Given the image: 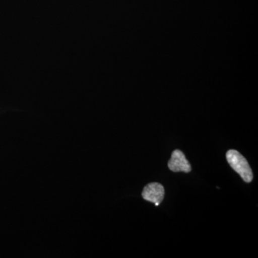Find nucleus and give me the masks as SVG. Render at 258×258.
Listing matches in <instances>:
<instances>
[{"label": "nucleus", "mask_w": 258, "mask_h": 258, "mask_svg": "<svg viewBox=\"0 0 258 258\" xmlns=\"http://www.w3.org/2000/svg\"><path fill=\"white\" fill-rule=\"evenodd\" d=\"M226 158L231 167L241 176L245 182L249 183L253 179V174L247 159L236 150H229Z\"/></svg>", "instance_id": "1"}, {"label": "nucleus", "mask_w": 258, "mask_h": 258, "mask_svg": "<svg viewBox=\"0 0 258 258\" xmlns=\"http://www.w3.org/2000/svg\"><path fill=\"white\" fill-rule=\"evenodd\" d=\"M142 197L144 200L155 204L156 206L163 201L164 198V188L157 182L150 183L144 187Z\"/></svg>", "instance_id": "3"}, {"label": "nucleus", "mask_w": 258, "mask_h": 258, "mask_svg": "<svg viewBox=\"0 0 258 258\" xmlns=\"http://www.w3.org/2000/svg\"><path fill=\"white\" fill-rule=\"evenodd\" d=\"M168 167L174 172L189 173L191 171V166L186 159L184 153L180 150H175L171 154L170 160L168 162Z\"/></svg>", "instance_id": "2"}]
</instances>
